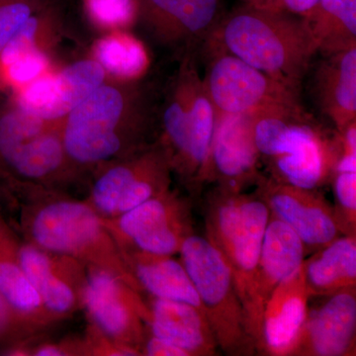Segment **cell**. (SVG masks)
Listing matches in <instances>:
<instances>
[{
    "mask_svg": "<svg viewBox=\"0 0 356 356\" xmlns=\"http://www.w3.org/2000/svg\"><path fill=\"white\" fill-rule=\"evenodd\" d=\"M23 192L13 204L19 208L25 242L72 257L86 268L107 271L144 295L102 218L88 203L48 189Z\"/></svg>",
    "mask_w": 356,
    "mask_h": 356,
    "instance_id": "cell-1",
    "label": "cell"
},
{
    "mask_svg": "<svg viewBox=\"0 0 356 356\" xmlns=\"http://www.w3.org/2000/svg\"><path fill=\"white\" fill-rule=\"evenodd\" d=\"M226 53L297 91L317 51L302 18L245 6L220 28Z\"/></svg>",
    "mask_w": 356,
    "mask_h": 356,
    "instance_id": "cell-2",
    "label": "cell"
},
{
    "mask_svg": "<svg viewBox=\"0 0 356 356\" xmlns=\"http://www.w3.org/2000/svg\"><path fill=\"white\" fill-rule=\"evenodd\" d=\"M269 217L268 207L257 193L216 186L204 201L205 238L228 262L247 322L255 270Z\"/></svg>",
    "mask_w": 356,
    "mask_h": 356,
    "instance_id": "cell-3",
    "label": "cell"
},
{
    "mask_svg": "<svg viewBox=\"0 0 356 356\" xmlns=\"http://www.w3.org/2000/svg\"><path fill=\"white\" fill-rule=\"evenodd\" d=\"M218 348L229 356L257 355L235 278L228 262L205 238L192 234L179 250Z\"/></svg>",
    "mask_w": 356,
    "mask_h": 356,
    "instance_id": "cell-4",
    "label": "cell"
},
{
    "mask_svg": "<svg viewBox=\"0 0 356 356\" xmlns=\"http://www.w3.org/2000/svg\"><path fill=\"white\" fill-rule=\"evenodd\" d=\"M216 121V109L197 77L191 79L187 97L172 102L163 115L166 138L173 152L168 163L177 168L192 193H198L208 182Z\"/></svg>",
    "mask_w": 356,
    "mask_h": 356,
    "instance_id": "cell-5",
    "label": "cell"
},
{
    "mask_svg": "<svg viewBox=\"0 0 356 356\" xmlns=\"http://www.w3.org/2000/svg\"><path fill=\"white\" fill-rule=\"evenodd\" d=\"M102 220L121 252L175 255L194 234L191 199L170 189L121 216Z\"/></svg>",
    "mask_w": 356,
    "mask_h": 356,
    "instance_id": "cell-6",
    "label": "cell"
},
{
    "mask_svg": "<svg viewBox=\"0 0 356 356\" xmlns=\"http://www.w3.org/2000/svg\"><path fill=\"white\" fill-rule=\"evenodd\" d=\"M217 116L302 113L297 91L228 53L217 55L204 81Z\"/></svg>",
    "mask_w": 356,
    "mask_h": 356,
    "instance_id": "cell-7",
    "label": "cell"
},
{
    "mask_svg": "<svg viewBox=\"0 0 356 356\" xmlns=\"http://www.w3.org/2000/svg\"><path fill=\"white\" fill-rule=\"evenodd\" d=\"M65 156L62 136L44 121L20 108L0 115V172L15 180L46 181L60 170Z\"/></svg>",
    "mask_w": 356,
    "mask_h": 356,
    "instance_id": "cell-8",
    "label": "cell"
},
{
    "mask_svg": "<svg viewBox=\"0 0 356 356\" xmlns=\"http://www.w3.org/2000/svg\"><path fill=\"white\" fill-rule=\"evenodd\" d=\"M83 309L89 324L117 343L140 351L149 317L144 295L113 274L88 268Z\"/></svg>",
    "mask_w": 356,
    "mask_h": 356,
    "instance_id": "cell-9",
    "label": "cell"
},
{
    "mask_svg": "<svg viewBox=\"0 0 356 356\" xmlns=\"http://www.w3.org/2000/svg\"><path fill=\"white\" fill-rule=\"evenodd\" d=\"M123 97L110 86H100L69 113L62 135L65 153L83 165L102 163L120 153L123 140L117 132Z\"/></svg>",
    "mask_w": 356,
    "mask_h": 356,
    "instance_id": "cell-10",
    "label": "cell"
},
{
    "mask_svg": "<svg viewBox=\"0 0 356 356\" xmlns=\"http://www.w3.org/2000/svg\"><path fill=\"white\" fill-rule=\"evenodd\" d=\"M170 170L165 152H147L105 170L84 201L103 219H113L170 191Z\"/></svg>",
    "mask_w": 356,
    "mask_h": 356,
    "instance_id": "cell-11",
    "label": "cell"
},
{
    "mask_svg": "<svg viewBox=\"0 0 356 356\" xmlns=\"http://www.w3.org/2000/svg\"><path fill=\"white\" fill-rule=\"evenodd\" d=\"M257 185L255 193L271 216L289 226L306 250H317L343 235L334 206L317 189L300 188L273 177H261Z\"/></svg>",
    "mask_w": 356,
    "mask_h": 356,
    "instance_id": "cell-12",
    "label": "cell"
},
{
    "mask_svg": "<svg viewBox=\"0 0 356 356\" xmlns=\"http://www.w3.org/2000/svg\"><path fill=\"white\" fill-rule=\"evenodd\" d=\"M18 255L44 308L57 322L83 309L88 268L81 262L25 241L19 243Z\"/></svg>",
    "mask_w": 356,
    "mask_h": 356,
    "instance_id": "cell-13",
    "label": "cell"
},
{
    "mask_svg": "<svg viewBox=\"0 0 356 356\" xmlns=\"http://www.w3.org/2000/svg\"><path fill=\"white\" fill-rule=\"evenodd\" d=\"M341 154V140L336 147L309 125L305 117L296 119L281 140L277 153L269 159L271 177L300 188L317 189L332 177Z\"/></svg>",
    "mask_w": 356,
    "mask_h": 356,
    "instance_id": "cell-14",
    "label": "cell"
},
{
    "mask_svg": "<svg viewBox=\"0 0 356 356\" xmlns=\"http://www.w3.org/2000/svg\"><path fill=\"white\" fill-rule=\"evenodd\" d=\"M305 254V245L297 234L270 215L255 270L248 317V331L257 346V355L261 348L262 314L267 300L278 285L299 270Z\"/></svg>",
    "mask_w": 356,
    "mask_h": 356,
    "instance_id": "cell-15",
    "label": "cell"
},
{
    "mask_svg": "<svg viewBox=\"0 0 356 356\" xmlns=\"http://www.w3.org/2000/svg\"><path fill=\"white\" fill-rule=\"evenodd\" d=\"M259 151L254 138V115L217 116L211 146L208 182L232 191H243L257 184Z\"/></svg>",
    "mask_w": 356,
    "mask_h": 356,
    "instance_id": "cell-16",
    "label": "cell"
},
{
    "mask_svg": "<svg viewBox=\"0 0 356 356\" xmlns=\"http://www.w3.org/2000/svg\"><path fill=\"white\" fill-rule=\"evenodd\" d=\"M323 298L309 308L289 356L355 355L356 288Z\"/></svg>",
    "mask_w": 356,
    "mask_h": 356,
    "instance_id": "cell-17",
    "label": "cell"
},
{
    "mask_svg": "<svg viewBox=\"0 0 356 356\" xmlns=\"http://www.w3.org/2000/svg\"><path fill=\"white\" fill-rule=\"evenodd\" d=\"M104 70L92 60L70 65L58 76H39L26 84L18 108L44 122L62 118L102 86Z\"/></svg>",
    "mask_w": 356,
    "mask_h": 356,
    "instance_id": "cell-18",
    "label": "cell"
},
{
    "mask_svg": "<svg viewBox=\"0 0 356 356\" xmlns=\"http://www.w3.org/2000/svg\"><path fill=\"white\" fill-rule=\"evenodd\" d=\"M309 299L301 266L267 300L262 314L259 355L289 356L305 323Z\"/></svg>",
    "mask_w": 356,
    "mask_h": 356,
    "instance_id": "cell-19",
    "label": "cell"
},
{
    "mask_svg": "<svg viewBox=\"0 0 356 356\" xmlns=\"http://www.w3.org/2000/svg\"><path fill=\"white\" fill-rule=\"evenodd\" d=\"M147 332L186 351L189 356L218 355V343L202 309L184 302L145 296Z\"/></svg>",
    "mask_w": 356,
    "mask_h": 356,
    "instance_id": "cell-20",
    "label": "cell"
},
{
    "mask_svg": "<svg viewBox=\"0 0 356 356\" xmlns=\"http://www.w3.org/2000/svg\"><path fill=\"white\" fill-rule=\"evenodd\" d=\"M20 241L4 219L0 222V295L35 332L57 322L44 308L21 266Z\"/></svg>",
    "mask_w": 356,
    "mask_h": 356,
    "instance_id": "cell-21",
    "label": "cell"
},
{
    "mask_svg": "<svg viewBox=\"0 0 356 356\" xmlns=\"http://www.w3.org/2000/svg\"><path fill=\"white\" fill-rule=\"evenodd\" d=\"M121 252L145 296L184 302L202 309L195 287L180 259H173V255L135 250Z\"/></svg>",
    "mask_w": 356,
    "mask_h": 356,
    "instance_id": "cell-22",
    "label": "cell"
},
{
    "mask_svg": "<svg viewBox=\"0 0 356 356\" xmlns=\"http://www.w3.org/2000/svg\"><path fill=\"white\" fill-rule=\"evenodd\" d=\"M302 271L310 298L356 288V235H341L315 250Z\"/></svg>",
    "mask_w": 356,
    "mask_h": 356,
    "instance_id": "cell-23",
    "label": "cell"
},
{
    "mask_svg": "<svg viewBox=\"0 0 356 356\" xmlns=\"http://www.w3.org/2000/svg\"><path fill=\"white\" fill-rule=\"evenodd\" d=\"M318 83L321 105L339 132L355 122L356 48L339 51L330 57Z\"/></svg>",
    "mask_w": 356,
    "mask_h": 356,
    "instance_id": "cell-24",
    "label": "cell"
},
{
    "mask_svg": "<svg viewBox=\"0 0 356 356\" xmlns=\"http://www.w3.org/2000/svg\"><path fill=\"white\" fill-rule=\"evenodd\" d=\"M302 19L318 51L331 56L355 46L356 0H318Z\"/></svg>",
    "mask_w": 356,
    "mask_h": 356,
    "instance_id": "cell-25",
    "label": "cell"
},
{
    "mask_svg": "<svg viewBox=\"0 0 356 356\" xmlns=\"http://www.w3.org/2000/svg\"><path fill=\"white\" fill-rule=\"evenodd\" d=\"M149 6L185 32L202 35L216 20L220 0H147Z\"/></svg>",
    "mask_w": 356,
    "mask_h": 356,
    "instance_id": "cell-26",
    "label": "cell"
},
{
    "mask_svg": "<svg viewBox=\"0 0 356 356\" xmlns=\"http://www.w3.org/2000/svg\"><path fill=\"white\" fill-rule=\"evenodd\" d=\"M98 64L111 74L124 77L138 76L147 65V54L139 42L127 36H110L96 47Z\"/></svg>",
    "mask_w": 356,
    "mask_h": 356,
    "instance_id": "cell-27",
    "label": "cell"
},
{
    "mask_svg": "<svg viewBox=\"0 0 356 356\" xmlns=\"http://www.w3.org/2000/svg\"><path fill=\"white\" fill-rule=\"evenodd\" d=\"M334 177V213L343 235H356V172H337Z\"/></svg>",
    "mask_w": 356,
    "mask_h": 356,
    "instance_id": "cell-28",
    "label": "cell"
},
{
    "mask_svg": "<svg viewBox=\"0 0 356 356\" xmlns=\"http://www.w3.org/2000/svg\"><path fill=\"white\" fill-rule=\"evenodd\" d=\"M32 0H0V53L32 16Z\"/></svg>",
    "mask_w": 356,
    "mask_h": 356,
    "instance_id": "cell-29",
    "label": "cell"
},
{
    "mask_svg": "<svg viewBox=\"0 0 356 356\" xmlns=\"http://www.w3.org/2000/svg\"><path fill=\"white\" fill-rule=\"evenodd\" d=\"M46 67L47 58L34 47L0 70L9 83L25 86L38 79Z\"/></svg>",
    "mask_w": 356,
    "mask_h": 356,
    "instance_id": "cell-30",
    "label": "cell"
},
{
    "mask_svg": "<svg viewBox=\"0 0 356 356\" xmlns=\"http://www.w3.org/2000/svg\"><path fill=\"white\" fill-rule=\"evenodd\" d=\"M88 6L97 22L111 27L127 24L135 13L133 0H88Z\"/></svg>",
    "mask_w": 356,
    "mask_h": 356,
    "instance_id": "cell-31",
    "label": "cell"
},
{
    "mask_svg": "<svg viewBox=\"0 0 356 356\" xmlns=\"http://www.w3.org/2000/svg\"><path fill=\"white\" fill-rule=\"evenodd\" d=\"M36 334L0 295V353Z\"/></svg>",
    "mask_w": 356,
    "mask_h": 356,
    "instance_id": "cell-32",
    "label": "cell"
},
{
    "mask_svg": "<svg viewBox=\"0 0 356 356\" xmlns=\"http://www.w3.org/2000/svg\"><path fill=\"white\" fill-rule=\"evenodd\" d=\"M83 339L86 356H138L140 351L131 346L117 343L105 336L97 327L88 325Z\"/></svg>",
    "mask_w": 356,
    "mask_h": 356,
    "instance_id": "cell-33",
    "label": "cell"
},
{
    "mask_svg": "<svg viewBox=\"0 0 356 356\" xmlns=\"http://www.w3.org/2000/svg\"><path fill=\"white\" fill-rule=\"evenodd\" d=\"M38 24V19L32 16L26 21L0 53V69L10 65L16 58L34 48L35 34Z\"/></svg>",
    "mask_w": 356,
    "mask_h": 356,
    "instance_id": "cell-34",
    "label": "cell"
},
{
    "mask_svg": "<svg viewBox=\"0 0 356 356\" xmlns=\"http://www.w3.org/2000/svg\"><path fill=\"white\" fill-rule=\"evenodd\" d=\"M245 6L267 11L303 18L318 0H243Z\"/></svg>",
    "mask_w": 356,
    "mask_h": 356,
    "instance_id": "cell-35",
    "label": "cell"
},
{
    "mask_svg": "<svg viewBox=\"0 0 356 356\" xmlns=\"http://www.w3.org/2000/svg\"><path fill=\"white\" fill-rule=\"evenodd\" d=\"M140 355L146 356H189L186 351L149 334H145L140 348Z\"/></svg>",
    "mask_w": 356,
    "mask_h": 356,
    "instance_id": "cell-36",
    "label": "cell"
},
{
    "mask_svg": "<svg viewBox=\"0 0 356 356\" xmlns=\"http://www.w3.org/2000/svg\"><path fill=\"white\" fill-rule=\"evenodd\" d=\"M2 220H3V218H2L1 214H0V222H1Z\"/></svg>",
    "mask_w": 356,
    "mask_h": 356,
    "instance_id": "cell-37",
    "label": "cell"
}]
</instances>
